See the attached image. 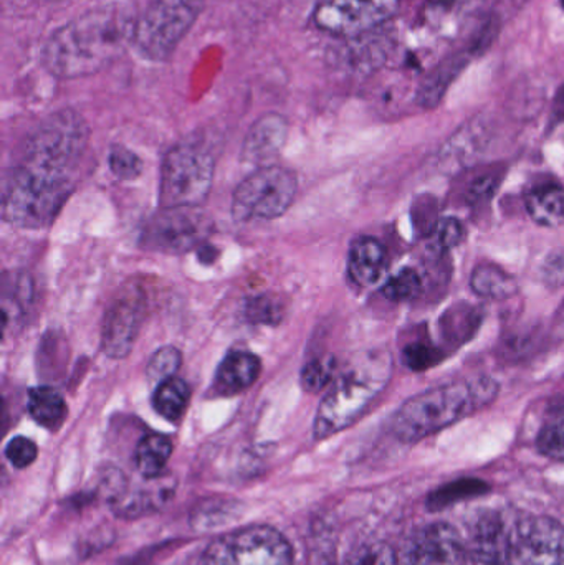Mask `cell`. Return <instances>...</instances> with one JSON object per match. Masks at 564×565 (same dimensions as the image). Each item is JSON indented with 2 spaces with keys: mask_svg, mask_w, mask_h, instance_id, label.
Returning <instances> with one entry per match:
<instances>
[{
  "mask_svg": "<svg viewBox=\"0 0 564 565\" xmlns=\"http://www.w3.org/2000/svg\"><path fill=\"white\" fill-rule=\"evenodd\" d=\"M198 565H294V550L274 527L251 526L219 537Z\"/></svg>",
  "mask_w": 564,
  "mask_h": 565,
  "instance_id": "9",
  "label": "cell"
},
{
  "mask_svg": "<svg viewBox=\"0 0 564 565\" xmlns=\"http://www.w3.org/2000/svg\"><path fill=\"white\" fill-rule=\"evenodd\" d=\"M393 365V355L386 349L354 355L318 407L315 438L323 440L353 425L387 387Z\"/></svg>",
  "mask_w": 564,
  "mask_h": 565,
  "instance_id": "2",
  "label": "cell"
},
{
  "mask_svg": "<svg viewBox=\"0 0 564 565\" xmlns=\"http://www.w3.org/2000/svg\"><path fill=\"white\" fill-rule=\"evenodd\" d=\"M562 6L564 7V0H562Z\"/></svg>",
  "mask_w": 564,
  "mask_h": 565,
  "instance_id": "41",
  "label": "cell"
},
{
  "mask_svg": "<svg viewBox=\"0 0 564 565\" xmlns=\"http://www.w3.org/2000/svg\"><path fill=\"white\" fill-rule=\"evenodd\" d=\"M444 358L440 349L434 345L426 344V342H413L407 344L403 351V361L411 371H426L433 365L439 364L440 359Z\"/></svg>",
  "mask_w": 564,
  "mask_h": 565,
  "instance_id": "31",
  "label": "cell"
},
{
  "mask_svg": "<svg viewBox=\"0 0 564 565\" xmlns=\"http://www.w3.org/2000/svg\"><path fill=\"white\" fill-rule=\"evenodd\" d=\"M386 268V250L374 237H358L348 255V274L358 286L376 285Z\"/></svg>",
  "mask_w": 564,
  "mask_h": 565,
  "instance_id": "17",
  "label": "cell"
},
{
  "mask_svg": "<svg viewBox=\"0 0 564 565\" xmlns=\"http://www.w3.org/2000/svg\"><path fill=\"white\" fill-rule=\"evenodd\" d=\"M483 491H487V484L482 481L462 480L434 493V497L429 500V507H447V504L454 503L460 498L473 497V494H480Z\"/></svg>",
  "mask_w": 564,
  "mask_h": 565,
  "instance_id": "33",
  "label": "cell"
},
{
  "mask_svg": "<svg viewBox=\"0 0 564 565\" xmlns=\"http://www.w3.org/2000/svg\"><path fill=\"white\" fill-rule=\"evenodd\" d=\"M510 565H564V526L546 516H523L509 530Z\"/></svg>",
  "mask_w": 564,
  "mask_h": 565,
  "instance_id": "10",
  "label": "cell"
},
{
  "mask_svg": "<svg viewBox=\"0 0 564 565\" xmlns=\"http://www.w3.org/2000/svg\"><path fill=\"white\" fill-rule=\"evenodd\" d=\"M73 175L19 164L3 182V221L22 228L52 224L73 192Z\"/></svg>",
  "mask_w": 564,
  "mask_h": 565,
  "instance_id": "4",
  "label": "cell"
},
{
  "mask_svg": "<svg viewBox=\"0 0 564 565\" xmlns=\"http://www.w3.org/2000/svg\"><path fill=\"white\" fill-rule=\"evenodd\" d=\"M347 565H401L394 551L387 544L374 543L361 547Z\"/></svg>",
  "mask_w": 564,
  "mask_h": 565,
  "instance_id": "34",
  "label": "cell"
},
{
  "mask_svg": "<svg viewBox=\"0 0 564 565\" xmlns=\"http://www.w3.org/2000/svg\"><path fill=\"white\" fill-rule=\"evenodd\" d=\"M381 291H383L384 298L391 299V301H413L423 291V280L413 268H403L386 281Z\"/></svg>",
  "mask_w": 564,
  "mask_h": 565,
  "instance_id": "24",
  "label": "cell"
},
{
  "mask_svg": "<svg viewBox=\"0 0 564 565\" xmlns=\"http://www.w3.org/2000/svg\"><path fill=\"white\" fill-rule=\"evenodd\" d=\"M539 450L545 457L564 461V414L556 415L555 420L546 424L540 431Z\"/></svg>",
  "mask_w": 564,
  "mask_h": 565,
  "instance_id": "29",
  "label": "cell"
},
{
  "mask_svg": "<svg viewBox=\"0 0 564 565\" xmlns=\"http://www.w3.org/2000/svg\"><path fill=\"white\" fill-rule=\"evenodd\" d=\"M525 207L533 222L542 227H558L564 221V188L556 182H545L530 189Z\"/></svg>",
  "mask_w": 564,
  "mask_h": 565,
  "instance_id": "19",
  "label": "cell"
},
{
  "mask_svg": "<svg viewBox=\"0 0 564 565\" xmlns=\"http://www.w3.org/2000/svg\"><path fill=\"white\" fill-rule=\"evenodd\" d=\"M245 315L252 324H278L285 316V305L275 295L254 296L245 306Z\"/></svg>",
  "mask_w": 564,
  "mask_h": 565,
  "instance_id": "25",
  "label": "cell"
},
{
  "mask_svg": "<svg viewBox=\"0 0 564 565\" xmlns=\"http://www.w3.org/2000/svg\"><path fill=\"white\" fill-rule=\"evenodd\" d=\"M460 60H453V62L444 65L443 68L437 70L433 76H429L426 83H424L423 88L419 92V103L426 108H433L437 103L443 98L444 93H446L447 86L453 82L454 76L459 73Z\"/></svg>",
  "mask_w": 564,
  "mask_h": 565,
  "instance_id": "26",
  "label": "cell"
},
{
  "mask_svg": "<svg viewBox=\"0 0 564 565\" xmlns=\"http://www.w3.org/2000/svg\"><path fill=\"white\" fill-rule=\"evenodd\" d=\"M88 142V126L78 113L62 109L49 116L26 138L19 164L73 175Z\"/></svg>",
  "mask_w": 564,
  "mask_h": 565,
  "instance_id": "5",
  "label": "cell"
},
{
  "mask_svg": "<svg viewBox=\"0 0 564 565\" xmlns=\"http://www.w3.org/2000/svg\"><path fill=\"white\" fill-rule=\"evenodd\" d=\"M543 275L549 285H562L564 281V250L550 255L545 268H543Z\"/></svg>",
  "mask_w": 564,
  "mask_h": 565,
  "instance_id": "36",
  "label": "cell"
},
{
  "mask_svg": "<svg viewBox=\"0 0 564 565\" xmlns=\"http://www.w3.org/2000/svg\"><path fill=\"white\" fill-rule=\"evenodd\" d=\"M6 457L12 467L22 470V468L30 467L36 460L39 448L30 438L15 437L7 445Z\"/></svg>",
  "mask_w": 564,
  "mask_h": 565,
  "instance_id": "35",
  "label": "cell"
},
{
  "mask_svg": "<svg viewBox=\"0 0 564 565\" xmlns=\"http://www.w3.org/2000/svg\"><path fill=\"white\" fill-rule=\"evenodd\" d=\"M553 121H564V85L556 93L555 105H553Z\"/></svg>",
  "mask_w": 564,
  "mask_h": 565,
  "instance_id": "38",
  "label": "cell"
},
{
  "mask_svg": "<svg viewBox=\"0 0 564 565\" xmlns=\"http://www.w3.org/2000/svg\"><path fill=\"white\" fill-rule=\"evenodd\" d=\"M205 0H152L136 19L132 45L145 58L164 62L204 9Z\"/></svg>",
  "mask_w": 564,
  "mask_h": 565,
  "instance_id": "7",
  "label": "cell"
},
{
  "mask_svg": "<svg viewBox=\"0 0 564 565\" xmlns=\"http://www.w3.org/2000/svg\"><path fill=\"white\" fill-rule=\"evenodd\" d=\"M288 125L281 116L267 115L252 126L244 145V161L267 162L275 158L287 141Z\"/></svg>",
  "mask_w": 564,
  "mask_h": 565,
  "instance_id": "16",
  "label": "cell"
},
{
  "mask_svg": "<svg viewBox=\"0 0 564 565\" xmlns=\"http://www.w3.org/2000/svg\"><path fill=\"white\" fill-rule=\"evenodd\" d=\"M297 178L280 166H264L252 172L235 189L232 214L235 221H274L294 204Z\"/></svg>",
  "mask_w": 564,
  "mask_h": 565,
  "instance_id": "8",
  "label": "cell"
},
{
  "mask_svg": "<svg viewBox=\"0 0 564 565\" xmlns=\"http://www.w3.org/2000/svg\"><path fill=\"white\" fill-rule=\"evenodd\" d=\"M209 225L204 215L189 207H162L152 215L142 231V247L161 254H184L198 247L207 237Z\"/></svg>",
  "mask_w": 564,
  "mask_h": 565,
  "instance_id": "11",
  "label": "cell"
},
{
  "mask_svg": "<svg viewBox=\"0 0 564 565\" xmlns=\"http://www.w3.org/2000/svg\"><path fill=\"white\" fill-rule=\"evenodd\" d=\"M560 316H562L563 322H564V305L562 306V311H560Z\"/></svg>",
  "mask_w": 564,
  "mask_h": 565,
  "instance_id": "40",
  "label": "cell"
},
{
  "mask_svg": "<svg viewBox=\"0 0 564 565\" xmlns=\"http://www.w3.org/2000/svg\"><path fill=\"white\" fill-rule=\"evenodd\" d=\"M189 401H191V388H189L188 382L179 377H171L158 384L155 397H152V405L166 420L175 422L184 414Z\"/></svg>",
  "mask_w": 564,
  "mask_h": 565,
  "instance_id": "23",
  "label": "cell"
},
{
  "mask_svg": "<svg viewBox=\"0 0 564 565\" xmlns=\"http://www.w3.org/2000/svg\"><path fill=\"white\" fill-rule=\"evenodd\" d=\"M400 0H320L315 23L333 35H360L390 20Z\"/></svg>",
  "mask_w": 564,
  "mask_h": 565,
  "instance_id": "12",
  "label": "cell"
},
{
  "mask_svg": "<svg viewBox=\"0 0 564 565\" xmlns=\"http://www.w3.org/2000/svg\"><path fill=\"white\" fill-rule=\"evenodd\" d=\"M262 372V362L252 352H231L215 372L214 388L221 395H235L255 384Z\"/></svg>",
  "mask_w": 564,
  "mask_h": 565,
  "instance_id": "18",
  "label": "cell"
},
{
  "mask_svg": "<svg viewBox=\"0 0 564 565\" xmlns=\"http://www.w3.org/2000/svg\"><path fill=\"white\" fill-rule=\"evenodd\" d=\"M473 292L487 299H509L519 291L515 278L492 264H482L470 277Z\"/></svg>",
  "mask_w": 564,
  "mask_h": 565,
  "instance_id": "22",
  "label": "cell"
},
{
  "mask_svg": "<svg viewBox=\"0 0 564 565\" xmlns=\"http://www.w3.org/2000/svg\"><path fill=\"white\" fill-rule=\"evenodd\" d=\"M497 394L499 384L489 377L427 388L401 405L391 420V430L406 444L421 441L469 417L483 405L490 404Z\"/></svg>",
  "mask_w": 564,
  "mask_h": 565,
  "instance_id": "3",
  "label": "cell"
},
{
  "mask_svg": "<svg viewBox=\"0 0 564 565\" xmlns=\"http://www.w3.org/2000/svg\"><path fill=\"white\" fill-rule=\"evenodd\" d=\"M109 169L116 178L129 181L141 174L142 161L125 146H113L109 151Z\"/></svg>",
  "mask_w": 564,
  "mask_h": 565,
  "instance_id": "32",
  "label": "cell"
},
{
  "mask_svg": "<svg viewBox=\"0 0 564 565\" xmlns=\"http://www.w3.org/2000/svg\"><path fill=\"white\" fill-rule=\"evenodd\" d=\"M136 19L126 7H99L56 29L43 45L42 62L58 78L102 72L132 43Z\"/></svg>",
  "mask_w": 564,
  "mask_h": 565,
  "instance_id": "1",
  "label": "cell"
},
{
  "mask_svg": "<svg viewBox=\"0 0 564 565\" xmlns=\"http://www.w3.org/2000/svg\"><path fill=\"white\" fill-rule=\"evenodd\" d=\"M214 159L199 142H181L166 154L159 178L162 207L195 209L211 194Z\"/></svg>",
  "mask_w": 564,
  "mask_h": 565,
  "instance_id": "6",
  "label": "cell"
},
{
  "mask_svg": "<svg viewBox=\"0 0 564 565\" xmlns=\"http://www.w3.org/2000/svg\"><path fill=\"white\" fill-rule=\"evenodd\" d=\"M145 306V295L136 286L126 288L109 306L102 331V349L108 358L123 359L131 352Z\"/></svg>",
  "mask_w": 564,
  "mask_h": 565,
  "instance_id": "13",
  "label": "cell"
},
{
  "mask_svg": "<svg viewBox=\"0 0 564 565\" xmlns=\"http://www.w3.org/2000/svg\"><path fill=\"white\" fill-rule=\"evenodd\" d=\"M172 455L171 438L162 434H149L141 438L135 454L139 473L148 480L161 477Z\"/></svg>",
  "mask_w": 564,
  "mask_h": 565,
  "instance_id": "21",
  "label": "cell"
},
{
  "mask_svg": "<svg viewBox=\"0 0 564 565\" xmlns=\"http://www.w3.org/2000/svg\"><path fill=\"white\" fill-rule=\"evenodd\" d=\"M433 232L434 248L439 252L453 250V248L459 247L466 238V227L456 217H446L437 222Z\"/></svg>",
  "mask_w": 564,
  "mask_h": 565,
  "instance_id": "30",
  "label": "cell"
},
{
  "mask_svg": "<svg viewBox=\"0 0 564 565\" xmlns=\"http://www.w3.org/2000/svg\"><path fill=\"white\" fill-rule=\"evenodd\" d=\"M553 411L556 412V414H564V397L560 402H555L553 404Z\"/></svg>",
  "mask_w": 564,
  "mask_h": 565,
  "instance_id": "39",
  "label": "cell"
},
{
  "mask_svg": "<svg viewBox=\"0 0 564 565\" xmlns=\"http://www.w3.org/2000/svg\"><path fill=\"white\" fill-rule=\"evenodd\" d=\"M182 364V354L179 349L168 345V348L159 349L149 359L148 367H146V375L149 381L161 384L168 379L175 377V372L179 371Z\"/></svg>",
  "mask_w": 564,
  "mask_h": 565,
  "instance_id": "27",
  "label": "cell"
},
{
  "mask_svg": "<svg viewBox=\"0 0 564 565\" xmlns=\"http://www.w3.org/2000/svg\"><path fill=\"white\" fill-rule=\"evenodd\" d=\"M29 412L36 424L42 425L46 430L56 431L65 424L68 407L56 388L42 385L30 391Z\"/></svg>",
  "mask_w": 564,
  "mask_h": 565,
  "instance_id": "20",
  "label": "cell"
},
{
  "mask_svg": "<svg viewBox=\"0 0 564 565\" xmlns=\"http://www.w3.org/2000/svg\"><path fill=\"white\" fill-rule=\"evenodd\" d=\"M469 554L472 565H510L509 531L497 513H483L472 527Z\"/></svg>",
  "mask_w": 564,
  "mask_h": 565,
  "instance_id": "15",
  "label": "cell"
},
{
  "mask_svg": "<svg viewBox=\"0 0 564 565\" xmlns=\"http://www.w3.org/2000/svg\"><path fill=\"white\" fill-rule=\"evenodd\" d=\"M462 537L450 524L433 523L414 531L403 547L406 565H466Z\"/></svg>",
  "mask_w": 564,
  "mask_h": 565,
  "instance_id": "14",
  "label": "cell"
},
{
  "mask_svg": "<svg viewBox=\"0 0 564 565\" xmlns=\"http://www.w3.org/2000/svg\"><path fill=\"white\" fill-rule=\"evenodd\" d=\"M496 175H486V178L477 179L467 192L470 202L486 201L496 191Z\"/></svg>",
  "mask_w": 564,
  "mask_h": 565,
  "instance_id": "37",
  "label": "cell"
},
{
  "mask_svg": "<svg viewBox=\"0 0 564 565\" xmlns=\"http://www.w3.org/2000/svg\"><path fill=\"white\" fill-rule=\"evenodd\" d=\"M334 367H337V364H334L333 358L313 359V361L308 362L301 371L300 377L305 391L318 392L327 387L333 379Z\"/></svg>",
  "mask_w": 564,
  "mask_h": 565,
  "instance_id": "28",
  "label": "cell"
}]
</instances>
